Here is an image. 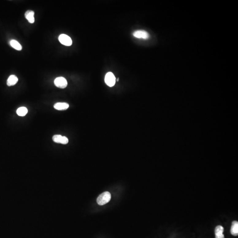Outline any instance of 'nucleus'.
<instances>
[{"label":"nucleus","instance_id":"8","mask_svg":"<svg viewBox=\"0 0 238 238\" xmlns=\"http://www.w3.org/2000/svg\"><path fill=\"white\" fill-rule=\"evenodd\" d=\"M224 228L222 226L218 225L216 227L215 229V234L216 238H225L224 235Z\"/></svg>","mask_w":238,"mask_h":238},{"label":"nucleus","instance_id":"11","mask_svg":"<svg viewBox=\"0 0 238 238\" xmlns=\"http://www.w3.org/2000/svg\"><path fill=\"white\" fill-rule=\"evenodd\" d=\"M231 233L233 236H237L238 235V222L237 221H233L232 222Z\"/></svg>","mask_w":238,"mask_h":238},{"label":"nucleus","instance_id":"1","mask_svg":"<svg viewBox=\"0 0 238 238\" xmlns=\"http://www.w3.org/2000/svg\"><path fill=\"white\" fill-rule=\"evenodd\" d=\"M111 198V194L108 191H106L99 195L97 199V202L99 205H104L109 202Z\"/></svg>","mask_w":238,"mask_h":238},{"label":"nucleus","instance_id":"12","mask_svg":"<svg viewBox=\"0 0 238 238\" xmlns=\"http://www.w3.org/2000/svg\"><path fill=\"white\" fill-rule=\"evenodd\" d=\"M10 44L11 46L14 49L18 51H21L22 50V47L20 43L18 41L15 40H12L10 42Z\"/></svg>","mask_w":238,"mask_h":238},{"label":"nucleus","instance_id":"14","mask_svg":"<svg viewBox=\"0 0 238 238\" xmlns=\"http://www.w3.org/2000/svg\"><path fill=\"white\" fill-rule=\"evenodd\" d=\"M119 79V78H118L117 79V81H118Z\"/></svg>","mask_w":238,"mask_h":238},{"label":"nucleus","instance_id":"9","mask_svg":"<svg viewBox=\"0 0 238 238\" xmlns=\"http://www.w3.org/2000/svg\"><path fill=\"white\" fill-rule=\"evenodd\" d=\"M68 104L65 102H58L54 105V109L58 110H65L69 108Z\"/></svg>","mask_w":238,"mask_h":238},{"label":"nucleus","instance_id":"13","mask_svg":"<svg viewBox=\"0 0 238 238\" xmlns=\"http://www.w3.org/2000/svg\"><path fill=\"white\" fill-rule=\"evenodd\" d=\"M28 110L25 107H21L17 110V113L18 116L24 117L28 113Z\"/></svg>","mask_w":238,"mask_h":238},{"label":"nucleus","instance_id":"2","mask_svg":"<svg viewBox=\"0 0 238 238\" xmlns=\"http://www.w3.org/2000/svg\"><path fill=\"white\" fill-rule=\"evenodd\" d=\"M105 81L106 84L110 87H112L115 84L116 79L115 76L111 72H108L105 78Z\"/></svg>","mask_w":238,"mask_h":238},{"label":"nucleus","instance_id":"6","mask_svg":"<svg viewBox=\"0 0 238 238\" xmlns=\"http://www.w3.org/2000/svg\"><path fill=\"white\" fill-rule=\"evenodd\" d=\"M53 140L57 144H67L68 143V140L67 137L62 136L60 135H54L53 137Z\"/></svg>","mask_w":238,"mask_h":238},{"label":"nucleus","instance_id":"10","mask_svg":"<svg viewBox=\"0 0 238 238\" xmlns=\"http://www.w3.org/2000/svg\"><path fill=\"white\" fill-rule=\"evenodd\" d=\"M18 78L15 75H11L8 78L7 81V84L8 86H10L15 85L17 83Z\"/></svg>","mask_w":238,"mask_h":238},{"label":"nucleus","instance_id":"3","mask_svg":"<svg viewBox=\"0 0 238 238\" xmlns=\"http://www.w3.org/2000/svg\"><path fill=\"white\" fill-rule=\"evenodd\" d=\"M54 84L56 87L60 88L63 89L67 87V81L63 77L56 78L54 80Z\"/></svg>","mask_w":238,"mask_h":238},{"label":"nucleus","instance_id":"7","mask_svg":"<svg viewBox=\"0 0 238 238\" xmlns=\"http://www.w3.org/2000/svg\"><path fill=\"white\" fill-rule=\"evenodd\" d=\"M34 15H35V12L32 10H28L25 13V18L31 24H33L35 22Z\"/></svg>","mask_w":238,"mask_h":238},{"label":"nucleus","instance_id":"4","mask_svg":"<svg viewBox=\"0 0 238 238\" xmlns=\"http://www.w3.org/2000/svg\"><path fill=\"white\" fill-rule=\"evenodd\" d=\"M58 39L60 42L64 46H70L72 44V41L71 38L65 34H61L60 35Z\"/></svg>","mask_w":238,"mask_h":238},{"label":"nucleus","instance_id":"5","mask_svg":"<svg viewBox=\"0 0 238 238\" xmlns=\"http://www.w3.org/2000/svg\"><path fill=\"white\" fill-rule=\"evenodd\" d=\"M133 36L138 39H147L149 38V35L148 32L144 30H138L133 33Z\"/></svg>","mask_w":238,"mask_h":238}]
</instances>
